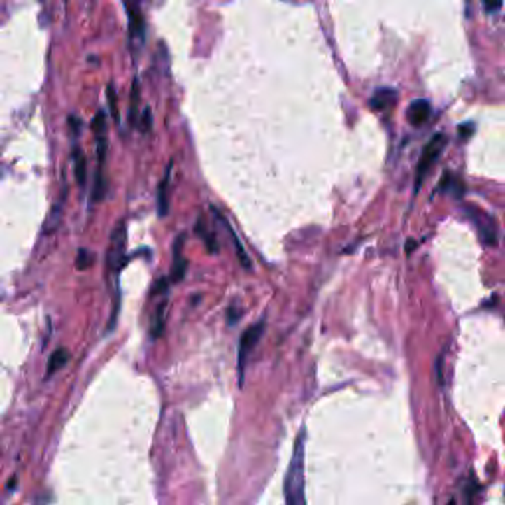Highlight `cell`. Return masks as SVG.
I'll return each instance as SVG.
<instances>
[{"label": "cell", "instance_id": "52a82bcc", "mask_svg": "<svg viewBox=\"0 0 505 505\" xmlns=\"http://www.w3.org/2000/svg\"><path fill=\"white\" fill-rule=\"evenodd\" d=\"M406 119L411 121V125H422L430 119V103L427 99H415L408 109H406Z\"/></svg>", "mask_w": 505, "mask_h": 505}, {"label": "cell", "instance_id": "ac0fdd59", "mask_svg": "<svg viewBox=\"0 0 505 505\" xmlns=\"http://www.w3.org/2000/svg\"><path fill=\"white\" fill-rule=\"evenodd\" d=\"M136 103H138V81H134L132 85V101H131V119L134 121V115H136Z\"/></svg>", "mask_w": 505, "mask_h": 505}, {"label": "cell", "instance_id": "30bf717a", "mask_svg": "<svg viewBox=\"0 0 505 505\" xmlns=\"http://www.w3.org/2000/svg\"><path fill=\"white\" fill-rule=\"evenodd\" d=\"M69 362V352L66 348H57L52 355H50V362H48V371H45V377H52L55 371H59L66 363Z\"/></svg>", "mask_w": 505, "mask_h": 505}, {"label": "cell", "instance_id": "7402d4cb", "mask_svg": "<svg viewBox=\"0 0 505 505\" xmlns=\"http://www.w3.org/2000/svg\"><path fill=\"white\" fill-rule=\"evenodd\" d=\"M237 320H239V310L235 312V308H229V320H227V322H229L231 326H233V324H235Z\"/></svg>", "mask_w": 505, "mask_h": 505}, {"label": "cell", "instance_id": "44dd1931", "mask_svg": "<svg viewBox=\"0 0 505 505\" xmlns=\"http://www.w3.org/2000/svg\"><path fill=\"white\" fill-rule=\"evenodd\" d=\"M502 8V2H495V4H490V2H483V10L485 12H495Z\"/></svg>", "mask_w": 505, "mask_h": 505}, {"label": "cell", "instance_id": "9c48e42d", "mask_svg": "<svg viewBox=\"0 0 505 505\" xmlns=\"http://www.w3.org/2000/svg\"><path fill=\"white\" fill-rule=\"evenodd\" d=\"M170 172H172V162H170L168 168H166L164 180L160 182V186H158V196H156V201H158V213H160L162 218L168 213V186H170Z\"/></svg>", "mask_w": 505, "mask_h": 505}, {"label": "cell", "instance_id": "8fae6325", "mask_svg": "<svg viewBox=\"0 0 505 505\" xmlns=\"http://www.w3.org/2000/svg\"><path fill=\"white\" fill-rule=\"evenodd\" d=\"M439 192H450L454 198H462L464 196V184H462V180H456L450 174H444L442 182L439 184Z\"/></svg>", "mask_w": 505, "mask_h": 505}, {"label": "cell", "instance_id": "d6986e66", "mask_svg": "<svg viewBox=\"0 0 505 505\" xmlns=\"http://www.w3.org/2000/svg\"><path fill=\"white\" fill-rule=\"evenodd\" d=\"M458 131H460L462 138H468V136H470V134L474 132V125L472 122H466V125H462Z\"/></svg>", "mask_w": 505, "mask_h": 505}, {"label": "cell", "instance_id": "7a4b0ae2", "mask_svg": "<svg viewBox=\"0 0 505 505\" xmlns=\"http://www.w3.org/2000/svg\"><path fill=\"white\" fill-rule=\"evenodd\" d=\"M446 143H448V138H446V134H442V132H436V134L430 138L429 143H427L425 150H422V154H420V160H418V166H417L415 194H417L418 190H420V184H422V178H425V174H427L430 168L434 166V162L439 160V156L442 154V150L446 148Z\"/></svg>", "mask_w": 505, "mask_h": 505}, {"label": "cell", "instance_id": "277c9868", "mask_svg": "<svg viewBox=\"0 0 505 505\" xmlns=\"http://www.w3.org/2000/svg\"><path fill=\"white\" fill-rule=\"evenodd\" d=\"M263 332H264V320H261L259 324H255V326H249V328L243 332L241 336V341H239V379H241L243 383V377H245V365H247V360H249V355L251 352L257 348V343L259 340L263 338Z\"/></svg>", "mask_w": 505, "mask_h": 505}, {"label": "cell", "instance_id": "7c38bea8", "mask_svg": "<svg viewBox=\"0 0 505 505\" xmlns=\"http://www.w3.org/2000/svg\"><path fill=\"white\" fill-rule=\"evenodd\" d=\"M73 168H76V180L79 186L85 184V176H87V162H85V156L79 148H73Z\"/></svg>", "mask_w": 505, "mask_h": 505}, {"label": "cell", "instance_id": "6da1fadb", "mask_svg": "<svg viewBox=\"0 0 505 505\" xmlns=\"http://www.w3.org/2000/svg\"><path fill=\"white\" fill-rule=\"evenodd\" d=\"M304 444H306V432L300 430L294 442L290 466L285 476L286 505H308L306 494H304Z\"/></svg>", "mask_w": 505, "mask_h": 505}, {"label": "cell", "instance_id": "2e32d148", "mask_svg": "<svg viewBox=\"0 0 505 505\" xmlns=\"http://www.w3.org/2000/svg\"><path fill=\"white\" fill-rule=\"evenodd\" d=\"M105 121H107L105 113L99 111V113L95 115V119H93V132H95V134H105Z\"/></svg>", "mask_w": 505, "mask_h": 505}, {"label": "cell", "instance_id": "9a60e30c", "mask_svg": "<svg viewBox=\"0 0 505 505\" xmlns=\"http://www.w3.org/2000/svg\"><path fill=\"white\" fill-rule=\"evenodd\" d=\"M93 255L87 251V249H79V252H77V261H76V266L79 269V271H85V269H89L91 264H93Z\"/></svg>", "mask_w": 505, "mask_h": 505}, {"label": "cell", "instance_id": "4fadbf2b", "mask_svg": "<svg viewBox=\"0 0 505 505\" xmlns=\"http://www.w3.org/2000/svg\"><path fill=\"white\" fill-rule=\"evenodd\" d=\"M227 225V223H225ZM227 231H229V237H231V241H233V247H235V251H237V257H239V261H241V264L247 269V271H251L252 269V263H251V259L247 257V252H245V249H243V245L241 241H239V237L235 235V231L231 229L229 225H227Z\"/></svg>", "mask_w": 505, "mask_h": 505}, {"label": "cell", "instance_id": "ba28073f", "mask_svg": "<svg viewBox=\"0 0 505 505\" xmlns=\"http://www.w3.org/2000/svg\"><path fill=\"white\" fill-rule=\"evenodd\" d=\"M397 103V91L391 87L377 89L374 93V97L369 101L371 109L374 111H389L391 107H395Z\"/></svg>", "mask_w": 505, "mask_h": 505}, {"label": "cell", "instance_id": "ffe728a7", "mask_svg": "<svg viewBox=\"0 0 505 505\" xmlns=\"http://www.w3.org/2000/svg\"><path fill=\"white\" fill-rule=\"evenodd\" d=\"M143 115H144V121H141V129H143V131H148V129H150V109H144Z\"/></svg>", "mask_w": 505, "mask_h": 505}, {"label": "cell", "instance_id": "5b68a950", "mask_svg": "<svg viewBox=\"0 0 505 505\" xmlns=\"http://www.w3.org/2000/svg\"><path fill=\"white\" fill-rule=\"evenodd\" d=\"M125 243H127V225H125V221H121L115 227V231L111 233L109 271H113V273H119L125 261H127V257H125Z\"/></svg>", "mask_w": 505, "mask_h": 505}, {"label": "cell", "instance_id": "5bb4252c", "mask_svg": "<svg viewBox=\"0 0 505 505\" xmlns=\"http://www.w3.org/2000/svg\"><path fill=\"white\" fill-rule=\"evenodd\" d=\"M164 308H166V302H162V304L158 306V310H156V314H154L152 326H150V334H152V338L162 336V329H164Z\"/></svg>", "mask_w": 505, "mask_h": 505}, {"label": "cell", "instance_id": "3957f363", "mask_svg": "<svg viewBox=\"0 0 505 505\" xmlns=\"http://www.w3.org/2000/svg\"><path fill=\"white\" fill-rule=\"evenodd\" d=\"M464 211H466V215L470 218L474 225L478 227V233H480L483 243L495 247L497 241H499V229H497V223H495L494 218L490 213H485L483 209L476 208V206H466Z\"/></svg>", "mask_w": 505, "mask_h": 505}, {"label": "cell", "instance_id": "8992f818", "mask_svg": "<svg viewBox=\"0 0 505 505\" xmlns=\"http://www.w3.org/2000/svg\"><path fill=\"white\" fill-rule=\"evenodd\" d=\"M129 12V38L132 45H143L146 38V26H144V16L136 4H125Z\"/></svg>", "mask_w": 505, "mask_h": 505}, {"label": "cell", "instance_id": "e0dca14e", "mask_svg": "<svg viewBox=\"0 0 505 505\" xmlns=\"http://www.w3.org/2000/svg\"><path fill=\"white\" fill-rule=\"evenodd\" d=\"M107 95H109L111 113H113L115 121H119V111H117V95H115V87H113V85H109V87H107Z\"/></svg>", "mask_w": 505, "mask_h": 505}]
</instances>
